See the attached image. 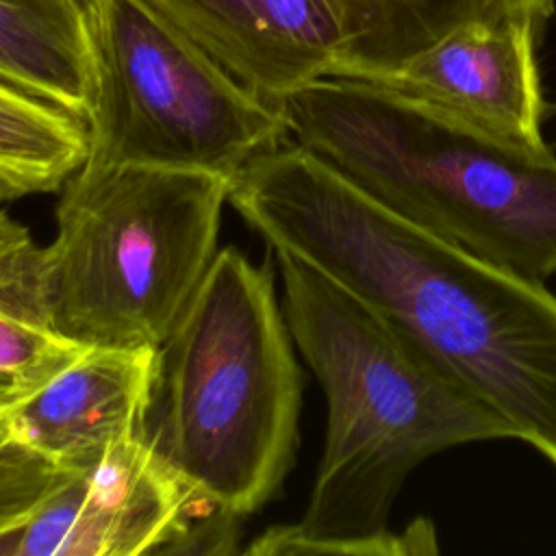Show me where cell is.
I'll use <instances>...</instances> for the list:
<instances>
[{
	"mask_svg": "<svg viewBox=\"0 0 556 556\" xmlns=\"http://www.w3.org/2000/svg\"><path fill=\"white\" fill-rule=\"evenodd\" d=\"M13 395H17V393H13V391H9V389L0 387V400H4V397H13Z\"/></svg>",
	"mask_w": 556,
	"mask_h": 556,
	"instance_id": "18",
	"label": "cell"
},
{
	"mask_svg": "<svg viewBox=\"0 0 556 556\" xmlns=\"http://www.w3.org/2000/svg\"><path fill=\"white\" fill-rule=\"evenodd\" d=\"M96 63L83 165H152L232 180L282 146L271 102L243 87L150 0H89Z\"/></svg>",
	"mask_w": 556,
	"mask_h": 556,
	"instance_id": "6",
	"label": "cell"
},
{
	"mask_svg": "<svg viewBox=\"0 0 556 556\" xmlns=\"http://www.w3.org/2000/svg\"><path fill=\"white\" fill-rule=\"evenodd\" d=\"M72 471L11 434L0 441V534L30 517Z\"/></svg>",
	"mask_w": 556,
	"mask_h": 556,
	"instance_id": "15",
	"label": "cell"
},
{
	"mask_svg": "<svg viewBox=\"0 0 556 556\" xmlns=\"http://www.w3.org/2000/svg\"><path fill=\"white\" fill-rule=\"evenodd\" d=\"M536 24L521 11L460 24L376 85L513 143L545 148Z\"/></svg>",
	"mask_w": 556,
	"mask_h": 556,
	"instance_id": "8",
	"label": "cell"
},
{
	"mask_svg": "<svg viewBox=\"0 0 556 556\" xmlns=\"http://www.w3.org/2000/svg\"><path fill=\"white\" fill-rule=\"evenodd\" d=\"M202 504L150 432L74 469L15 528L0 556L172 554Z\"/></svg>",
	"mask_w": 556,
	"mask_h": 556,
	"instance_id": "7",
	"label": "cell"
},
{
	"mask_svg": "<svg viewBox=\"0 0 556 556\" xmlns=\"http://www.w3.org/2000/svg\"><path fill=\"white\" fill-rule=\"evenodd\" d=\"M228 204L271 252L345 289L556 465V295L543 282L406 222L298 143L232 176Z\"/></svg>",
	"mask_w": 556,
	"mask_h": 556,
	"instance_id": "1",
	"label": "cell"
},
{
	"mask_svg": "<svg viewBox=\"0 0 556 556\" xmlns=\"http://www.w3.org/2000/svg\"><path fill=\"white\" fill-rule=\"evenodd\" d=\"M0 80L87 122L96 63L89 0H0Z\"/></svg>",
	"mask_w": 556,
	"mask_h": 556,
	"instance_id": "11",
	"label": "cell"
},
{
	"mask_svg": "<svg viewBox=\"0 0 556 556\" xmlns=\"http://www.w3.org/2000/svg\"><path fill=\"white\" fill-rule=\"evenodd\" d=\"M267 102L334 76L343 39L321 0H150Z\"/></svg>",
	"mask_w": 556,
	"mask_h": 556,
	"instance_id": "10",
	"label": "cell"
},
{
	"mask_svg": "<svg viewBox=\"0 0 556 556\" xmlns=\"http://www.w3.org/2000/svg\"><path fill=\"white\" fill-rule=\"evenodd\" d=\"M343 50L334 76L382 80L460 24L515 11L506 0H321Z\"/></svg>",
	"mask_w": 556,
	"mask_h": 556,
	"instance_id": "13",
	"label": "cell"
},
{
	"mask_svg": "<svg viewBox=\"0 0 556 556\" xmlns=\"http://www.w3.org/2000/svg\"><path fill=\"white\" fill-rule=\"evenodd\" d=\"M161 452L193 495L243 517L271 502L298 452L302 371L271 263L222 248L161 348Z\"/></svg>",
	"mask_w": 556,
	"mask_h": 556,
	"instance_id": "4",
	"label": "cell"
},
{
	"mask_svg": "<svg viewBox=\"0 0 556 556\" xmlns=\"http://www.w3.org/2000/svg\"><path fill=\"white\" fill-rule=\"evenodd\" d=\"M293 343L328 406L306 510L274 526L250 556H408L437 552L432 523L389 530L393 502L428 456L519 439L515 426L410 339L304 261L274 252Z\"/></svg>",
	"mask_w": 556,
	"mask_h": 556,
	"instance_id": "2",
	"label": "cell"
},
{
	"mask_svg": "<svg viewBox=\"0 0 556 556\" xmlns=\"http://www.w3.org/2000/svg\"><path fill=\"white\" fill-rule=\"evenodd\" d=\"M87 150L85 119L0 80V202L63 187Z\"/></svg>",
	"mask_w": 556,
	"mask_h": 556,
	"instance_id": "14",
	"label": "cell"
},
{
	"mask_svg": "<svg viewBox=\"0 0 556 556\" xmlns=\"http://www.w3.org/2000/svg\"><path fill=\"white\" fill-rule=\"evenodd\" d=\"M510 9L521 11L530 17H534L539 24L552 15L554 11V0H506Z\"/></svg>",
	"mask_w": 556,
	"mask_h": 556,
	"instance_id": "16",
	"label": "cell"
},
{
	"mask_svg": "<svg viewBox=\"0 0 556 556\" xmlns=\"http://www.w3.org/2000/svg\"><path fill=\"white\" fill-rule=\"evenodd\" d=\"M230 178L152 165H80L46 254L54 330L80 348L161 350L217 256Z\"/></svg>",
	"mask_w": 556,
	"mask_h": 556,
	"instance_id": "5",
	"label": "cell"
},
{
	"mask_svg": "<svg viewBox=\"0 0 556 556\" xmlns=\"http://www.w3.org/2000/svg\"><path fill=\"white\" fill-rule=\"evenodd\" d=\"M161 391V350L85 348L4 404L9 434L78 469L148 432Z\"/></svg>",
	"mask_w": 556,
	"mask_h": 556,
	"instance_id": "9",
	"label": "cell"
},
{
	"mask_svg": "<svg viewBox=\"0 0 556 556\" xmlns=\"http://www.w3.org/2000/svg\"><path fill=\"white\" fill-rule=\"evenodd\" d=\"M80 350L52 326L43 245L22 222L0 211V387L28 391Z\"/></svg>",
	"mask_w": 556,
	"mask_h": 556,
	"instance_id": "12",
	"label": "cell"
},
{
	"mask_svg": "<svg viewBox=\"0 0 556 556\" xmlns=\"http://www.w3.org/2000/svg\"><path fill=\"white\" fill-rule=\"evenodd\" d=\"M287 137L406 222L543 282L556 274V156L345 76L276 100Z\"/></svg>",
	"mask_w": 556,
	"mask_h": 556,
	"instance_id": "3",
	"label": "cell"
},
{
	"mask_svg": "<svg viewBox=\"0 0 556 556\" xmlns=\"http://www.w3.org/2000/svg\"><path fill=\"white\" fill-rule=\"evenodd\" d=\"M15 397V395H13ZM11 397H4L0 400V441H4L9 437V428H7V417H4V404L9 402Z\"/></svg>",
	"mask_w": 556,
	"mask_h": 556,
	"instance_id": "17",
	"label": "cell"
}]
</instances>
